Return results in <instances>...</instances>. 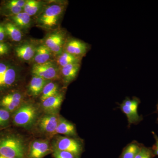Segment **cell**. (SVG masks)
Returning a JSON list of instances; mask_svg holds the SVG:
<instances>
[{"label": "cell", "instance_id": "obj_1", "mask_svg": "<svg viewBox=\"0 0 158 158\" xmlns=\"http://www.w3.org/2000/svg\"><path fill=\"white\" fill-rule=\"evenodd\" d=\"M28 146L25 138L17 134L0 137V155L7 157L27 158Z\"/></svg>", "mask_w": 158, "mask_h": 158}, {"label": "cell", "instance_id": "obj_2", "mask_svg": "<svg viewBox=\"0 0 158 158\" xmlns=\"http://www.w3.org/2000/svg\"><path fill=\"white\" fill-rule=\"evenodd\" d=\"M39 115V108L37 105L30 102H24L14 112L12 120L17 126L28 129L35 125Z\"/></svg>", "mask_w": 158, "mask_h": 158}, {"label": "cell", "instance_id": "obj_3", "mask_svg": "<svg viewBox=\"0 0 158 158\" xmlns=\"http://www.w3.org/2000/svg\"><path fill=\"white\" fill-rule=\"evenodd\" d=\"M52 138L51 144L53 151L58 150L68 152L81 158L85 150L84 141L81 138L60 135H56Z\"/></svg>", "mask_w": 158, "mask_h": 158}, {"label": "cell", "instance_id": "obj_4", "mask_svg": "<svg viewBox=\"0 0 158 158\" xmlns=\"http://www.w3.org/2000/svg\"><path fill=\"white\" fill-rule=\"evenodd\" d=\"M19 78V72L17 67L9 62H0V91L14 87Z\"/></svg>", "mask_w": 158, "mask_h": 158}, {"label": "cell", "instance_id": "obj_5", "mask_svg": "<svg viewBox=\"0 0 158 158\" xmlns=\"http://www.w3.org/2000/svg\"><path fill=\"white\" fill-rule=\"evenodd\" d=\"M141 102V100L137 97H133L132 98L127 97L119 105V109L127 117L129 127L132 124H138L143 120V116L138 113V106Z\"/></svg>", "mask_w": 158, "mask_h": 158}, {"label": "cell", "instance_id": "obj_6", "mask_svg": "<svg viewBox=\"0 0 158 158\" xmlns=\"http://www.w3.org/2000/svg\"><path fill=\"white\" fill-rule=\"evenodd\" d=\"M64 10L62 5L54 4L48 6L38 18V23L44 28H52L57 25Z\"/></svg>", "mask_w": 158, "mask_h": 158}, {"label": "cell", "instance_id": "obj_7", "mask_svg": "<svg viewBox=\"0 0 158 158\" xmlns=\"http://www.w3.org/2000/svg\"><path fill=\"white\" fill-rule=\"evenodd\" d=\"M61 116L59 113H45L37 119L35 124L40 133L44 135L52 138Z\"/></svg>", "mask_w": 158, "mask_h": 158}, {"label": "cell", "instance_id": "obj_8", "mask_svg": "<svg viewBox=\"0 0 158 158\" xmlns=\"http://www.w3.org/2000/svg\"><path fill=\"white\" fill-rule=\"evenodd\" d=\"M52 152V147L49 141L36 139L29 144L27 158H43Z\"/></svg>", "mask_w": 158, "mask_h": 158}, {"label": "cell", "instance_id": "obj_9", "mask_svg": "<svg viewBox=\"0 0 158 158\" xmlns=\"http://www.w3.org/2000/svg\"><path fill=\"white\" fill-rule=\"evenodd\" d=\"M32 73L34 75L40 77L44 80L50 81L59 78V72L55 65L50 62L42 64H35L32 68Z\"/></svg>", "mask_w": 158, "mask_h": 158}, {"label": "cell", "instance_id": "obj_10", "mask_svg": "<svg viewBox=\"0 0 158 158\" xmlns=\"http://www.w3.org/2000/svg\"><path fill=\"white\" fill-rule=\"evenodd\" d=\"M23 102V94L16 91L3 96L0 100V106L11 113L15 112Z\"/></svg>", "mask_w": 158, "mask_h": 158}, {"label": "cell", "instance_id": "obj_11", "mask_svg": "<svg viewBox=\"0 0 158 158\" xmlns=\"http://www.w3.org/2000/svg\"><path fill=\"white\" fill-rule=\"evenodd\" d=\"M89 48L88 44L75 38L69 39L65 44V52L81 59L88 52Z\"/></svg>", "mask_w": 158, "mask_h": 158}, {"label": "cell", "instance_id": "obj_12", "mask_svg": "<svg viewBox=\"0 0 158 158\" xmlns=\"http://www.w3.org/2000/svg\"><path fill=\"white\" fill-rule=\"evenodd\" d=\"M65 44V37L62 33L56 32L52 33L47 37L45 45L52 52L55 54H61L62 48Z\"/></svg>", "mask_w": 158, "mask_h": 158}, {"label": "cell", "instance_id": "obj_13", "mask_svg": "<svg viewBox=\"0 0 158 158\" xmlns=\"http://www.w3.org/2000/svg\"><path fill=\"white\" fill-rule=\"evenodd\" d=\"M63 93L59 92L54 96L48 98L42 102L41 108L45 113H59V111L63 101Z\"/></svg>", "mask_w": 158, "mask_h": 158}, {"label": "cell", "instance_id": "obj_14", "mask_svg": "<svg viewBox=\"0 0 158 158\" xmlns=\"http://www.w3.org/2000/svg\"><path fill=\"white\" fill-rule=\"evenodd\" d=\"M59 135L74 138L78 137L75 125L61 116L59 124L54 133L53 137Z\"/></svg>", "mask_w": 158, "mask_h": 158}, {"label": "cell", "instance_id": "obj_15", "mask_svg": "<svg viewBox=\"0 0 158 158\" xmlns=\"http://www.w3.org/2000/svg\"><path fill=\"white\" fill-rule=\"evenodd\" d=\"M81 63H75L65 65L61 68L60 74L65 85H69L76 78L81 68Z\"/></svg>", "mask_w": 158, "mask_h": 158}, {"label": "cell", "instance_id": "obj_16", "mask_svg": "<svg viewBox=\"0 0 158 158\" xmlns=\"http://www.w3.org/2000/svg\"><path fill=\"white\" fill-rule=\"evenodd\" d=\"M36 49L32 44H27L16 47L15 53L19 59L27 61L34 58Z\"/></svg>", "mask_w": 158, "mask_h": 158}, {"label": "cell", "instance_id": "obj_17", "mask_svg": "<svg viewBox=\"0 0 158 158\" xmlns=\"http://www.w3.org/2000/svg\"><path fill=\"white\" fill-rule=\"evenodd\" d=\"M50 81L44 80L40 77L34 75L31 79L29 85V91L31 95L36 96L42 92L45 85Z\"/></svg>", "mask_w": 158, "mask_h": 158}, {"label": "cell", "instance_id": "obj_18", "mask_svg": "<svg viewBox=\"0 0 158 158\" xmlns=\"http://www.w3.org/2000/svg\"><path fill=\"white\" fill-rule=\"evenodd\" d=\"M143 145L136 141H131L123 148L118 158H135Z\"/></svg>", "mask_w": 158, "mask_h": 158}, {"label": "cell", "instance_id": "obj_19", "mask_svg": "<svg viewBox=\"0 0 158 158\" xmlns=\"http://www.w3.org/2000/svg\"><path fill=\"white\" fill-rule=\"evenodd\" d=\"M51 52L45 44L39 46L36 49L34 58L35 64H42L48 62L50 59Z\"/></svg>", "mask_w": 158, "mask_h": 158}, {"label": "cell", "instance_id": "obj_20", "mask_svg": "<svg viewBox=\"0 0 158 158\" xmlns=\"http://www.w3.org/2000/svg\"><path fill=\"white\" fill-rule=\"evenodd\" d=\"M4 27L6 34L12 41L19 42L22 39L23 35L21 31L19 28L14 23H7Z\"/></svg>", "mask_w": 158, "mask_h": 158}, {"label": "cell", "instance_id": "obj_21", "mask_svg": "<svg viewBox=\"0 0 158 158\" xmlns=\"http://www.w3.org/2000/svg\"><path fill=\"white\" fill-rule=\"evenodd\" d=\"M81 58L75 56L65 51L63 52H62L58 56L57 63L62 68L70 64L81 63Z\"/></svg>", "mask_w": 158, "mask_h": 158}, {"label": "cell", "instance_id": "obj_22", "mask_svg": "<svg viewBox=\"0 0 158 158\" xmlns=\"http://www.w3.org/2000/svg\"><path fill=\"white\" fill-rule=\"evenodd\" d=\"M31 16L26 12L22 11L16 15H13L12 19L15 25L19 28H28L31 23Z\"/></svg>", "mask_w": 158, "mask_h": 158}, {"label": "cell", "instance_id": "obj_23", "mask_svg": "<svg viewBox=\"0 0 158 158\" xmlns=\"http://www.w3.org/2000/svg\"><path fill=\"white\" fill-rule=\"evenodd\" d=\"M41 93L40 100L42 102L59 93V86L56 83L49 82L45 85Z\"/></svg>", "mask_w": 158, "mask_h": 158}, {"label": "cell", "instance_id": "obj_24", "mask_svg": "<svg viewBox=\"0 0 158 158\" xmlns=\"http://www.w3.org/2000/svg\"><path fill=\"white\" fill-rule=\"evenodd\" d=\"M42 6V2L35 0L26 1L23 10L30 16H33L38 13Z\"/></svg>", "mask_w": 158, "mask_h": 158}, {"label": "cell", "instance_id": "obj_25", "mask_svg": "<svg viewBox=\"0 0 158 158\" xmlns=\"http://www.w3.org/2000/svg\"><path fill=\"white\" fill-rule=\"evenodd\" d=\"M10 117V112L4 108H0V127H5L8 126Z\"/></svg>", "mask_w": 158, "mask_h": 158}, {"label": "cell", "instance_id": "obj_26", "mask_svg": "<svg viewBox=\"0 0 158 158\" xmlns=\"http://www.w3.org/2000/svg\"><path fill=\"white\" fill-rule=\"evenodd\" d=\"M155 157L152 148L143 145L135 158H153Z\"/></svg>", "mask_w": 158, "mask_h": 158}, {"label": "cell", "instance_id": "obj_27", "mask_svg": "<svg viewBox=\"0 0 158 158\" xmlns=\"http://www.w3.org/2000/svg\"><path fill=\"white\" fill-rule=\"evenodd\" d=\"M52 154L54 158H79L71 153L62 151L54 150Z\"/></svg>", "mask_w": 158, "mask_h": 158}, {"label": "cell", "instance_id": "obj_28", "mask_svg": "<svg viewBox=\"0 0 158 158\" xmlns=\"http://www.w3.org/2000/svg\"><path fill=\"white\" fill-rule=\"evenodd\" d=\"M6 9L12 15V16L21 13L22 12L23 10V8L10 5L8 3L6 5Z\"/></svg>", "mask_w": 158, "mask_h": 158}, {"label": "cell", "instance_id": "obj_29", "mask_svg": "<svg viewBox=\"0 0 158 158\" xmlns=\"http://www.w3.org/2000/svg\"><path fill=\"white\" fill-rule=\"evenodd\" d=\"M152 134L155 142L153 145L152 147L151 148L154 155L155 156H158V136L157 134L153 131L152 132Z\"/></svg>", "mask_w": 158, "mask_h": 158}, {"label": "cell", "instance_id": "obj_30", "mask_svg": "<svg viewBox=\"0 0 158 158\" xmlns=\"http://www.w3.org/2000/svg\"><path fill=\"white\" fill-rule=\"evenodd\" d=\"M9 47L8 44L3 42H0V56L6 55L9 52Z\"/></svg>", "mask_w": 158, "mask_h": 158}, {"label": "cell", "instance_id": "obj_31", "mask_svg": "<svg viewBox=\"0 0 158 158\" xmlns=\"http://www.w3.org/2000/svg\"><path fill=\"white\" fill-rule=\"evenodd\" d=\"M26 3V1H24V0H12V1H9L7 3L23 9Z\"/></svg>", "mask_w": 158, "mask_h": 158}, {"label": "cell", "instance_id": "obj_32", "mask_svg": "<svg viewBox=\"0 0 158 158\" xmlns=\"http://www.w3.org/2000/svg\"><path fill=\"white\" fill-rule=\"evenodd\" d=\"M6 32L4 26L0 25V42H2L6 37Z\"/></svg>", "mask_w": 158, "mask_h": 158}, {"label": "cell", "instance_id": "obj_33", "mask_svg": "<svg viewBox=\"0 0 158 158\" xmlns=\"http://www.w3.org/2000/svg\"><path fill=\"white\" fill-rule=\"evenodd\" d=\"M154 113H156L158 114V102L157 104L156 105V111Z\"/></svg>", "mask_w": 158, "mask_h": 158}, {"label": "cell", "instance_id": "obj_34", "mask_svg": "<svg viewBox=\"0 0 158 158\" xmlns=\"http://www.w3.org/2000/svg\"><path fill=\"white\" fill-rule=\"evenodd\" d=\"M0 158H12L7 157L5 156H3L2 155H0Z\"/></svg>", "mask_w": 158, "mask_h": 158}]
</instances>
